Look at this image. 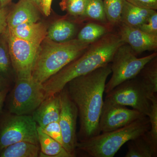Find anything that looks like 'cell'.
Wrapping results in <instances>:
<instances>
[{
	"label": "cell",
	"instance_id": "cell-1",
	"mask_svg": "<svg viewBox=\"0 0 157 157\" xmlns=\"http://www.w3.org/2000/svg\"><path fill=\"white\" fill-rule=\"evenodd\" d=\"M111 73L110 63L72 79L65 86L78 109L79 141L101 133L99 124L104 104L103 96L106 81Z\"/></svg>",
	"mask_w": 157,
	"mask_h": 157
},
{
	"label": "cell",
	"instance_id": "cell-2",
	"mask_svg": "<svg viewBox=\"0 0 157 157\" xmlns=\"http://www.w3.org/2000/svg\"><path fill=\"white\" fill-rule=\"evenodd\" d=\"M124 43L118 34L108 33L90 44L80 56L42 83L45 99L58 94L72 79L110 64L117 49Z\"/></svg>",
	"mask_w": 157,
	"mask_h": 157
},
{
	"label": "cell",
	"instance_id": "cell-3",
	"mask_svg": "<svg viewBox=\"0 0 157 157\" xmlns=\"http://www.w3.org/2000/svg\"><path fill=\"white\" fill-rule=\"evenodd\" d=\"M90 45L78 39L56 42L46 37L40 45L32 72V78L42 84L80 56Z\"/></svg>",
	"mask_w": 157,
	"mask_h": 157
},
{
	"label": "cell",
	"instance_id": "cell-4",
	"mask_svg": "<svg viewBox=\"0 0 157 157\" xmlns=\"http://www.w3.org/2000/svg\"><path fill=\"white\" fill-rule=\"evenodd\" d=\"M150 124L144 116L128 125L77 142L76 148L92 157H113L129 140L148 132Z\"/></svg>",
	"mask_w": 157,
	"mask_h": 157
},
{
	"label": "cell",
	"instance_id": "cell-5",
	"mask_svg": "<svg viewBox=\"0 0 157 157\" xmlns=\"http://www.w3.org/2000/svg\"><path fill=\"white\" fill-rule=\"evenodd\" d=\"M157 56L155 52L138 58L128 44L120 45L110 63L112 76L105 85L104 93L107 94L122 82L136 77L144 66Z\"/></svg>",
	"mask_w": 157,
	"mask_h": 157
},
{
	"label": "cell",
	"instance_id": "cell-6",
	"mask_svg": "<svg viewBox=\"0 0 157 157\" xmlns=\"http://www.w3.org/2000/svg\"><path fill=\"white\" fill-rule=\"evenodd\" d=\"M155 94L136 76L116 86L106 94L104 101L131 107L148 117L151 111V98Z\"/></svg>",
	"mask_w": 157,
	"mask_h": 157
},
{
	"label": "cell",
	"instance_id": "cell-7",
	"mask_svg": "<svg viewBox=\"0 0 157 157\" xmlns=\"http://www.w3.org/2000/svg\"><path fill=\"white\" fill-rule=\"evenodd\" d=\"M37 124L32 116L9 114L0 121V151L20 141L39 145Z\"/></svg>",
	"mask_w": 157,
	"mask_h": 157
},
{
	"label": "cell",
	"instance_id": "cell-8",
	"mask_svg": "<svg viewBox=\"0 0 157 157\" xmlns=\"http://www.w3.org/2000/svg\"><path fill=\"white\" fill-rule=\"evenodd\" d=\"M45 99V93L42 83L32 77L17 79L9 95V112L16 115H29Z\"/></svg>",
	"mask_w": 157,
	"mask_h": 157
},
{
	"label": "cell",
	"instance_id": "cell-9",
	"mask_svg": "<svg viewBox=\"0 0 157 157\" xmlns=\"http://www.w3.org/2000/svg\"><path fill=\"white\" fill-rule=\"evenodd\" d=\"M12 68L17 79L32 78L40 45L14 36L6 31Z\"/></svg>",
	"mask_w": 157,
	"mask_h": 157
},
{
	"label": "cell",
	"instance_id": "cell-10",
	"mask_svg": "<svg viewBox=\"0 0 157 157\" xmlns=\"http://www.w3.org/2000/svg\"><path fill=\"white\" fill-rule=\"evenodd\" d=\"M60 102V113L59 123L61 129L63 147L65 149L75 156L77 142L76 123L78 111L76 104L71 100L67 88L59 93Z\"/></svg>",
	"mask_w": 157,
	"mask_h": 157
},
{
	"label": "cell",
	"instance_id": "cell-11",
	"mask_svg": "<svg viewBox=\"0 0 157 157\" xmlns=\"http://www.w3.org/2000/svg\"><path fill=\"white\" fill-rule=\"evenodd\" d=\"M144 116H146L135 109L104 101L99 121V129L101 133L111 132Z\"/></svg>",
	"mask_w": 157,
	"mask_h": 157
},
{
	"label": "cell",
	"instance_id": "cell-12",
	"mask_svg": "<svg viewBox=\"0 0 157 157\" xmlns=\"http://www.w3.org/2000/svg\"><path fill=\"white\" fill-rule=\"evenodd\" d=\"M118 35L124 43L128 44L135 54L157 49V36L144 33L137 28L127 25L122 22L119 24Z\"/></svg>",
	"mask_w": 157,
	"mask_h": 157
},
{
	"label": "cell",
	"instance_id": "cell-13",
	"mask_svg": "<svg viewBox=\"0 0 157 157\" xmlns=\"http://www.w3.org/2000/svg\"><path fill=\"white\" fill-rule=\"evenodd\" d=\"M41 11L38 6L29 0H19L9 11L7 27L12 28L27 23L38 22Z\"/></svg>",
	"mask_w": 157,
	"mask_h": 157
},
{
	"label": "cell",
	"instance_id": "cell-14",
	"mask_svg": "<svg viewBox=\"0 0 157 157\" xmlns=\"http://www.w3.org/2000/svg\"><path fill=\"white\" fill-rule=\"evenodd\" d=\"M59 93L45 99L33 113L34 121L42 128L53 122L59 121L60 113Z\"/></svg>",
	"mask_w": 157,
	"mask_h": 157
},
{
	"label": "cell",
	"instance_id": "cell-15",
	"mask_svg": "<svg viewBox=\"0 0 157 157\" xmlns=\"http://www.w3.org/2000/svg\"><path fill=\"white\" fill-rule=\"evenodd\" d=\"M7 29L14 36L39 45L46 38L47 33L46 25L38 21L22 24Z\"/></svg>",
	"mask_w": 157,
	"mask_h": 157
},
{
	"label": "cell",
	"instance_id": "cell-16",
	"mask_svg": "<svg viewBox=\"0 0 157 157\" xmlns=\"http://www.w3.org/2000/svg\"><path fill=\"white\" fill-rule=\"evenodd\" d=\"M156 10L140 8L124 0L121 22L137 27L146 21Z\"/></svg>",
	"mask_w": 157,
	"mask_h": 157
},
{
	"label": "cell",
	"instance_id": "cell-17",
	"mask_svg": "<svg viewBox=\"0 0 157 157\" xmlns=\"http://www.w3.org/2000/svg\"><path fill=\"white\" fill-rule=\"evenodd\" d=\"M37 132L40 148L39 157H73L61 144L45 134L38 125Z\"/></svg>",
	"mask_w": 157,
	"mask_h": 157
},
{
	"label": "cell",
	"instance_id": "cell-18",
	"mask_svg": "<svg viewBox=\"0 0 157 157\" xmlns=\"http://www.w3.org/2000/svg\"><path fill=\"white\" fill-rule=\"evenodd\" d=\"M76 31L73 22L65 19L54 22L47 31L46 38L56 42H67L73 39Z\"/></svg>",
	"mask_w": 157,
	"mask_h": 157
},
{
	"label": "cell",
	"instance_id": "cell-19",
	"mask_svg": "<svg viewBox=\"0 0 157 157\" xmlns=\"http://www.w3.org/2000/svg\"><path fill=\"white\" fill-rule=\"evenodd\" d=\"M125 157H156L155 150L147 137L146 133L135 139L129 140Z\"/></svg>",
	"mask_w": 157,
	"mask_h": 157
},
{
	"label": "cell",
	"instance_id": "cell-20",
	"mask_svg": "<svg viewBox=\"0 0 157 157\" xmlns=\"http://www.w3.org/2000/svg\"><path fill=\"white\" fill-rule=\"evenodd\" d=\"M39 145L27 141H20L6 147L0 151V157H37Z\"/></svg>",
	"mask_w": 157,
	"mask_h": 157
},
{
	"label": "cell",
	"instance_id": "cell-21",
	"mask_svg": "<svg viewBox=\"0 0 157 157\" xmlns=\"http://www.w3.org/2000/svg\"><path fill=\"white\" fill-rule=\"evenodd\" d=\"M108 33L105 26L95 23H88L79 31L77 39L81 42L91 44Z\"/></svg>",
	"mask_w": 157,
	"mask_h": 157
},
{
	"label": "cell",
	"instance_id": "cell-22",
	"mask_svg": "<svg viewBox=\"0 0 157 157\" xmlns=\"http://www.w3.org/2000/svg\"><path fill=\"white\" fill-rule=\"evenodd\" d=\"M153 94L157 92V56L148 62L137 76Z\"/></svg>",
	"mask_w": 157,
	"mask_h": 157
},
{
	"label": "cell",
	"instance_id": "cell-23",
	"mask_svg": "<svg viewBox=\"0 0 157 157\" xmlns=\"http://www.w3.org/2000/svg\"><path fill=\"white\" fill-rule=\"evenodd\" d=\"M83 17L103 24L107 23L103 0H86Z\"/></svg>",
	"mask_w": 157,
	"mask_h": 157
},
{
	"label": "cell",
	"instance_id": "cell-24",
	"mask_svg": "<svg viewBox=\"0 0 157 157\" xmlns=\"http://www.w3.org/2000/svg\"><path fill=\"white\" fill-rule=\"evenodd\" d=\"M12 68L6 31L0 35V74L7 79Z\"/></svg>",
	"mask_w": 157,
	"mask_h": 157
},
{
	"label": "cell",
	"instance_id": "cell-25",
	"mask_svg": "<svg viewBox=\"0 0 157 157\" xmlns=\"http://www.w3.org/2000/svg\"><path fill=\"white\" fill-rule=\"evenodd\" d=\"M103 2L107 22L112 26L118 25L121 22L124 0H104Z\"/></svg>",
	"mask_w": 157,
	"mask_h": 157
},
{
	"label": "cell",
	"instance_id": "cell-26",
	"mask_svg": "<svg viewBox=\"0 0 157 157\" xmlns=\"http://www.w3.org/2000/svg\"><path fill=\"white\" fill-rule=\"evenodd\" d=\"M151 111L148 116L150 128L146 133L147 137L153 147L157 151V97L156 94L151 98Z\"/></svg>",
	"mask_w": 157,
	"mask_h": 157
},
{
	"label": "cell",
	"instance_id": "cell-27",
	"mask_svg": "<svg viewBox=\"0 0 157 157\" xmlns=\"http://www.w3.org/2000/svg\"><path fill=\"white\" fill-rule=\"evenodd\" d=\"M86 0H62L60 3L61 9L73 16L84 15Z\"/></svg>",
	"mask_w": 157,
	"mask_h": 157
},
{
	"label": "cell",
	"instance_id": "cell-28",
	"mask_svg": "<svg viewBox=\"0 0 157 157\" xmlns=\"http://www.w3.org/2000/svg\"><path fill=\"white\" fill-rule=\"evenodd\" d=\"M42 129L45 134L56 140L63 146L61 129L58 121L51 123Z\"/></svg>",
	"mask_w": 157,
	"mask_h": 157
},
{
	"label": "cell",
	"instance_id": "cell-29",
	"mask_svg": "<svg viewBox=\"0 0 157 157\" xmlns=\"http://www.w3.org/2000/svg\"><path fill=\"white\" fill-rule=\"evenodd\" d=\"M140 30L146 33L157 36V12L155 11L146 21L137 27Z\"/></svg>",
	"mask_w": 157,
	"mask_h": 157
},
{
	"label": "cell",
	"instance_id": "cell-30",
	"mask_svg": "<svg viewBox=\"0 0 157 157\" xmlns=\"http://www.w3.org/2000/svg\"><path fill=\"white\" fill-rule=\"evenodd\" d=\"M135 6L144 9L156 10L157 0H126Z\"/></svg>",
	"mask_w": 157,
	"mask_h": 157
},
{
	"label": "cell",
	"instance_id": "cell-31",
	"mask_svg": "<svg viewBox=\"0 0 157 157\" xmlns=\"http://www.w3.org/2000/svg\"><path fill=\"white\" fill-rule=\"evenodd\" d=\"M9 10L7 6L0 8V35L6 31L7 28V17Z\"/></svg>",
	"mask_w": 157,
	"mask_h": 157
},
{
	"label": "cell",
	"instance_id": "cell-32",
	"mask_svg": "<svg viewBox=\"0 0 157 157\" xmlns=\"http://www.w3.org/2000/svg\"><path fill=\"white\" fill-rule=\"evenodd\" d=\"M52 0H42L41 11L45 16L50 15Z\"/></svg>",
	"mask_w": 157,
	"mask_h": 157
},
{
	"label": "cell",
	"instance_id": "cell-33",
	"mask_svg": "<svg viewBox=\"0 0 157 157\" xmlns=\"http://www.w3.org/2000/svg\"><path fill=\"white\" fill-rule=\"evenodd\" d=\"M9 91V89H7L4 90L0 91V115L2 113L3 105H4L5 100L7 98Z\"/></svg>",
	"mask_w": 157,
	"mask_h": 157
},
{
	"label": "cell",
	"instance_id": "cell-34",
	"mask_svg": "<svg viewBox=\"0 0 157 157\" xmlns=\"http://www.w3.org/2000/svg\"><path fill=\"white\" fill-rule=\"evenodd\" d=\"M9 88L7 79L0 74V91Z\"/></svg>",
	"mask_w": 157,
	"mask_h": 157
},
{
	"label": "cell",
	"instance_id": "cell-35",
	"mask_svg": "<svg viewBox=\"0 0 157 157\" xmlns=\"http://www.w3.org/2000/svg\"><path fill=\"white\" fill-rule=\"evenodd\" d=\"M29 1H31V2H33L35 5H36V6H38V8H39L41 11V9H42V0H29Z\"/></svg>",
	"mask_w": 157,
	"mask_h": 157
},
{
	"label": "cell",
	"instance_id": "cell-36",
	"mask_svg": "<svg viewBox=\"0 0 157 157\" xmlns=\"http://www.w3.org/2000/svg\"><path fill=\"white\" fill-rule=\"evenodd\" d=\"M12 0H0V4L1 8L6 7L9 4Z\"/></svg>",
	"mask_w": 157,
	"mask_h": 157
},
{
	"label": "cell",
	"instance_id": "cell-37",
	"mask_svg": "<svg viewBox=\"0 0 157 157\" xmlns=\"http://www.w3.org/2000/svg\"><path fill=\"white\" fill-rule=\"evenodd\" d=\"M0 8H1V4H0Z\"/></svg>",
	"mask_w": 157,
	"mask_h": 157
}]
</instances>
